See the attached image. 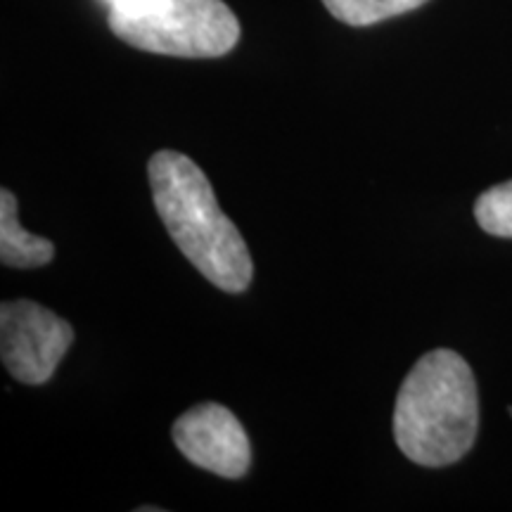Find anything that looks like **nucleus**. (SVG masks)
Returning a JSON list of instances; mask_svg holds the SVG:
<instances>
[{
    "instance_id": "1",
    "label": "nucleus",
    "mask_w": 512,
    "mask_h": 512,
    "mask_svg": "<svg viewBox=\"0 0 512 512\" xmlns=\"http://www.w3.org/2000/svg\"><path fill=\"white\" fill-rule=\"evenodd\" d=\"M147 178L159 219L185 259L219 290L245 292L254 275L252 254L221 211L207 174L181 152L159 150L147 162Z\"/></svg>"
},
{
    "instance_id": "2",
    "label": "nucleus",
    "mask_w": 512,
    "mask_h": 512,
    "mask_svg": "<svg viewBox=\"0 0 512 512\" xmlns=\"http://www.w3.org/2000/svg\"><path fill=\"white\" fill-rule=\"evenodd\" d=\"M479 430L472 368L451 349H434L411 368L394 403V439L422 467L458 463Z\"/></svg>"
},
{
    "instance_id": "3",
    "label": "nucleus",
    "mask_w": 512,
    "mask_h": 512,
    "mask_svg": "<svg viewBox=\"0 0 512 512\" xmlns=\"http://www.w3.org/2000/svg\"><path fill=\"white\" fill-rule=\"evenodd\" d=\"M112 34L145 53L221 57L238 46L240 22L223 0H117Z\"/></svg>"
},
{
    "instance_id": "4",
    "label": "nucleus",
    "mask_w": 512,
    "mask_h": 512,
    "mask_svg": "<svg viewBox=\"0 0 512 512\" xmlns=\"http://www.w3.org/2000/svg\"><path fill=\"white\" fill-rule=\"evenodd\" d=\"M74 342L72 323L29 299L0 306V356L15 380L38 387L55 375Z\"/></svg>"
},
{
    "instance_id": "5",
    "label": "nucleus",
    "mask_w": 512,
    "mask_h": 512,
    "mask_svg": "<svg viewBox=\"0 0 512 512\" xmlns=\"http://www.w3.org/2000/svg\"><path fill=\"white\" fill-rule=\"evenodd\" d=\"M174 444L192 465L240 479L252 465V444L240 420L221 403H200L174 422Z\"/></svg>"
},
{
    "instance_id": "6",
    "label": "nucleus",
    "mask_w": 512,
    "mask_h": 512,
    "mask_svg": "<svg viewBox=\"0 0 512 512\" xmlns=\"http://www.w3.org/2000/svg\"><path fill=\"white\" fill-rule=\"evenodd\" d=\"M53 256V242L19 226L17 197L8 188L0 190V261L10 268H36L50 264Z\"/></svg>"
},
{
    "instance_id": "7",
    "label": "nucleus",
    "mask_w": 512,
    "mask_h": 512,
    "mask_svg": "<svg viewBox=\"0 0 512 512\" xmlns=\"http://www.w3.org/2000/svg\"><path fill=\"white\" fill-rule=\"evenodd\" d=\"M427 0H323L328 12L349 27H370L382 19L406 15Z\"/></svg>"
},
{
    "instance_id": "8",
    "label": "nucleus",
    "mask_w": 512,
    "mask_h": 512,
    "mask_svg": "<svg viewBox=\"0 0 512 512\" xmlns=\"http://www.w3.org/2000/svg\"><path fill=\"white\" fill-rule=\"evenodd\" d=\"M475 219L484 233L512 240V181L494 185L479 195Z\"/></svg>"
},
{
    "instance_id": "9",
    "label": "nucleus",
    "mask_w": 512,
    "mask_h": 512,
    "mask_svg": "<svg viewBox=\"0 0 512 512\" xmlns=\"http://www.w3.org/2000/svg\"><path fill=\"white\" fill-rule=\"evenodd\" d=\"M107 3H110V5H112V3H117V0H107Z\"/></svg>"
}]
</instances>
